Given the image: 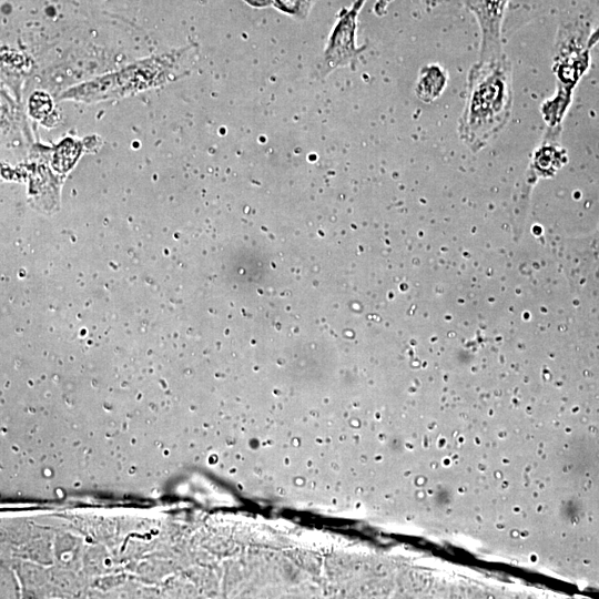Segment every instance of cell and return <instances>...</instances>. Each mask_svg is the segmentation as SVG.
<instances>
[{
  "label": "cell",
  "mask_w": 599,
  "mask_h": 599,
  "mask_svg": "<svg viewBox=\"0 0 599 599\" xmlns=\"http://www.w3.org/2000/svg\"><path fill=\"white\" fill-rule=\"evenodd\" d=\"M274 4L288 14L304 18L309 11L312 0H272Z\"/></svg>",
  "instance_id": "cell-7"
},
{
  "label": "cell",
  "mask_w": 599,
  "mask_h": 599,
  "mask_svg": "<svg viewBox=\"0 0 599 599\" xmlns=\"http://www.w3.org/2000/svg\"><path fill=\"white\" fill-rule=\"evenodd\" d=\"M475 16L479 31V61L497 59L506 54L502 49V33L506 13L511 0H463Z\"/></svg>",
  "instance_id": "cell-5"
},
{
  "label": "cell",
  "mask_w": 599,
  "mask_h": 599,
  "mask_svg": "<svg viewBox=\"0 0 599 599\" xmlns=\"http://www.w3.org/2000/svg\"><path fill=\"white\" fill-rule=\"evenodd\" d=\"M186 49L136 62L115 73L97 78L62 93L61 99L83 102L121 98L162 85L180 75L179 61Z\"/></svg>",
  "instance_id": "cell-2"
},
{
  "label": "cell",
  "mask_w": 599,
  "mask_h": 599,
  "mask_svg": "<svg viewBox=\"0 0 599 599\" xmlns=\"http://www.w3.org/2000/svg\"><path fill=\"white\" fill-rule=\"evenodd\" d=\"M365 2L355 0L349 8L341 11L317 63V75L324 78L337 68L354 67L357 63L364 50L356 45L357 17Z\"/></svg>",
  "instance_id": "cell-4"
},
{
  "label": "cell",
  "mask_w": 599,
  "mask_h": 599,
  "mask_svg": "<svg viewBox=\"0 0 599 599\" xmlns=\"http://www.w3.org/2000/svg\"><path fill=\"white\" fill-rule=\"evenodd\" d=\"M392 1L393 0H376L375 12L377 14H383Z\"/></svg>",
  "instance_id": "cell-9"
},
{
  "label": "cell",
  "mask_w": 599,
  "mask_h": 599,
  "mask_svg": "<svg viewBox=\"0 0 599 599\" xmlns=\"http://www.w3.org/2000/svg\"><path fill=\"white\" fill-rule=\"evenodd\" d=\"M512 69L506 54L477 61L467 77L458 135L473 152L485 148L507 124L512 108Z\"/></svg>",
  "instance_id": "cell-1"
},
{
  "label": "cell",
  "mask_w": 599,
  "mask_h": 599,
  "mask_svg": "<svg viewBox=\"0 0 599 599\" xmlns=\"http://www.w3.org/2000/svg\"><path fill=\"white\" fill-rule=\"evenodd\" d=\"M588 38H591L588 37V26L581 19H568L558 27L555 54L558 90L541 108L548 126L560 125L570 103L571 91L587 68L589 54L583 39Z\"/></svg>",
  "instance_id": "cell-3"
},
{
  "label": "cell",
  "mask_w": 599,
  "mask_h": 599,
  "mask_svg": "<svg viewBox=\"0 0 599 599\" xmlns=\"http://www.w3.org/2000/svg\"><path fill=\"white\" fill-rule=\"evenodd\" d=\"M423 3L428 8V9H434L438 6H441V4H454V6H460L463 4V0H422Z\"/></svg>",
  "instance_id": "cell-8"
},
{
  "label": "cell",
  "mask_w": 599,
  "mask_h": 599,
  "mask_svg": "<svg viewBox=\"0 0 599 599\" xmlns=\"http://www.w3.org/2000/svg\"><path fill=\"white\" fill-rule=\"evenodd\" d=\"M447 80L448 74L441 65H425L419 71L415 93L420 101L425 103L433 102L444 92Z\"/></svg>",
  "instance_id": "cell-6"
}]
</instances>
